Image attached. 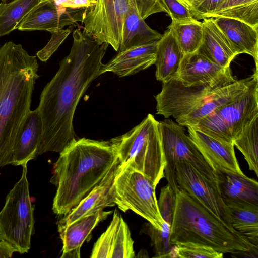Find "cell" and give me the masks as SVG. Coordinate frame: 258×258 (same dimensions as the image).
Returning <instances> with one entry per match:
<instances>
[{"label":"cell","instance_id":"obj_8","mask_svg":"<svg viewBox=\"0 0 258 258\" xmlns=\"http://www.w3.org/2000/svg\"><path fill=\"white\" fill-rule=\"evenodd\" d=\"M257 116L256 81L241 96L216 109L192 127L220 140L233 143Z\"/></svg>","mask_w":258,"mask_h":258},{"label":"cell","instance_id":"obj_3","mask_svg":"<svg viewBox=\"0 0 258 258\" xmlns=\"http://www.w3.org/2000/svg\"><path fill=\"white\" fill-rule=\"evenodd\" d=\"M118 159L110 141L82 138L60 153L50 182L57 187L53 212L65 215L104 178Z\"/></svg>","mask_w":258,"mask_h":258},{"label":"cell","instance_id":"obj_12","mask_svg":"<svg viewBox=\"0 0 258 258\" xmlns=\"http://www.w3.org/2000/svg\"><path fill=\"white\" fill-rule=\"evenodd\" d=\"M175 177L180 189L198 201L230 229L235 230L231 225L229 209L223 202L215 181L204 176L184 160L177 162Z\"/></svg>","mask_w":258,"mask_h":258},{"label":"cell","instance_id":"obj_31","mask_svg":"<svg viewBox=\"0 0 258 258\" xmlns=\"http://www.w3.org/2000/svg\"><path fill=\"white\" fill-rule=\"evenodd\" d=\"M233 143L243 155L249 170L253 171L258 176V116Z\"/></svg>","mask_w":258,"mask_h":258},{"label":"cell","instance_id":"obj_34","mask_svg":"<svg viewBox=\"0 0 258 258\" xmlns=\"http://www.w3.org/2000/svg\"><path fill=\"white\" fill-rule=\"evenodd\" d=\"M73 28V25H72L66 29L50 31L51 34L50 40L42 49L37 52L36 57L42 61H46L71 33Z\"/></svg>","mask_w":258,"mask_h":258},{"label":"cell","instance_id":"obj_1","mask_svg":"<svg viewBox=\"0 0 258 258\" xmlns=\"http://www.w3.org/2000/svg\"><path fill=\"white\" fill-rule=\"evenodd\" d=\"M69 54L43 88L36 108L42 122L37 156L60 153L76 140L73 120L80 98L92 82L102 74V60L109 44H99L80 29L73 32Z\"/></svg>","mask_w":258,"mask_h":258},{"label":"cell","instance_id":"obj_35","mask_svg":"<svg viewBox=\"0 0 258 258\" xmlns=\"http://www.w3.org/2000/svg\"><path fill=\"white\" fill-rule=\"evenodd\" d=\"M176 201V194L169 185L163 187L157 201L160 215L163 220L172 225Z\"/></svg>","mask_w":258,"mask_h":258},{"label":"cell","instance_id":"obj_29","mask_svg":"<svg viewBox=\"0 0 258 258\" xmlns=\"http://www.w3.org/2000/svg\"><path fill=\"white\" fill-rule=\"evenodd\" d=\"M171 31L184 54L197 51L202 43L203 25L194 19L184 21H172L168 27Z\"/></svg>","mask_w":258,"mask_h":258},{"label":"cell","instance_id":"obj_19","mask_svg":"<svg viewBox=\"0 0 258 258\" xmlns=\"http://www.w3.org/2000/svg\"><path fill=\"white\" fill-rule=\"evenodd\" d=\"M258 81L257 69L250 77L226 85L202 106L176 120L183 126H194L220 106L241 96L253 84Z\"/></svg>","mask_w":258,"mask_h":258},{"label":"cell","instance_id":"obj_6","mask_svg":"<svg viewBox=\"0 0 258 258\" xmlns=\"http://www.w3.org/2000/svg\"><path fill=\"white\" fill-rule=\"evenodd\" d=\"M27 163L22 165L21 178L6 198L0 211V240L16 251L27 253L34 230V207L29 195Z\"/></svg>","mask_w":258,"mask_h":258},{"label":"cell","instance_id":"obj_39","mask_svg":"<svg viewBox=\"0 0 258 258\" xmlns=\"http://www.w3.org/2000/svg\"><path fill=\"white\" fill-rule=\"evenodd\" d=\"M16 250L10 244L0 240V258H10Z\"/></svg>","mask_w":258,"mask_h":258},{"label":"cell","instance_id":"obj_13","mask_svg":"<svg viewBox=\"0 0 258 258\" xmlns=\"http://www.w3.org/2000/svg\"><path fill=\"white\" fill-rule=\"evenodd\" d=\"M159 12L167 13L161 0H130L118 52L160 40L162 34L150 27L145 21L150 15Z\"/></svg>","mask_w":258,"mask_h":258},{"label":"cell","instance_id":"obj_30","mask_svg":"<svg viewBox=\"0 0 258 258\" xmlns=\"http://www.w3.org/2000/svg\"><path fill=\"white\" fill-rule=\"evenodd\" d=\"M233 229L258 246V206L228 207Z\"/></svg>","mask_w":258,"mask_h":258},{"label":"cell","instance_id":"obj_14","mask_svg":"<svg viewBox=\"0 0 258 258\" xmlns=\"http://www.w3.org/2000/svg\"><path fill=\"white\" fill-rule=\"evenodd\" d=\"M87 8L73 9L58 7L53 0L41 1L23 20L21 31L51 30L62 29L82 21Z\"/></svg>","mask_w":258,"mask_h":258},{"label":"cell","instance_id":"obj_25","mask_svg":"<svg viewBox=\"0 0 258 258\" xmlns=\"http://www.w3.org/2000/svg\"><path fill=\"white\" fill-rule=\"evenodd\" d=\"M230 69L217 66L197 51L184 55L176 78L188 85L211 81Z\"/></svg>","mask_w":258,"mask_h":258},{"label":"cell","instance_id":"obj_43","mask_svg":"<svg viewBox=\"0 0 258 258\" xmlns=\"http://www.w3.org/2000/svg\"><path fill=\"white\" fill-rule=\"evenodd\" d=\"M42 1H46V0H41Z\"/></svg>","mask_w":258,"mask_h":258},{"label":"cell","instance_id":"obj_18","mask_svg":"<svg viewBox=\"0 0 258 258\" xmlns=\"http://www.w3.org/2000/svg\"><path fill=\"white\" fill-rule=\"evenodd\" d=\"M187 127L188 135L213 170L222 169L243 173L235 156L233 143L220 140L191 126Z\"/></svg>","mask_w":258,"mask_h":258},{"label":"cell","instance_id":"obj_4","mask_svg":"<svg viewBox=\"0 0 258 258\" xmlns=\"http://www.w3.org/2000/svg\"><path fill=\"white\" fill-rule=\"evenodd\" d=\"M170 243L199 244L233 255L257 254V246L237 231L230 229L181 189L176 194Z\"/></svg>","mask_w":258,"mask_h":258},{"label":"cell","instance_id":"obj_32","mask_svg":"<svg viewBox=\"0 0 258 258\" xmlns=\"http://www.w3.org/2000/svg\"><path fill=\"white\" fill-rule=\"evenodd\" d=\"M171 225L164 221L160 229L149 222L145 223L141 233L147 235L151 239V245L155 253L154 257H177L176 245L170 243Z\"/></svg>","mask_w":258,"mask_h":258},{"label":"cell","instance_id":"obj_7","mask_svg":"<svg viewBox=\"0 0 258 258\" xmlns=\"http://www.w3.org/2000/svg\"><path fill=\"white\" fill-rule=\"evenodd\" d=\"M231 69L211 81L186 85L177 78L163 83L155 96L156 113L175 120L199 108L226 85L236 80Z\"/></svg>","mask_w":258,"mask_h":258},{"label":"cell","instance_id":"obj_2","mask_svg":"<svg viewBox=\"0 0 258 258\" xmlns=\"http://www.w3.org/2000/svg\"><path fill=\"white\" fill-rule=\"evenodd\" d=\"M36 56L12 41L0 47V167L12 164L15 144L31 111L39 78Z\"/></svg>","mask_w":258,"mask_h":258},{"label":"cell","instance_id":"obj_5","mask_svg":"<svg viewBox=\"0 0 258 258\" xmlns=\"http://www.w3.org/2000/svg\"><path fill=\"white\" fill-rule=\"evenodd\" d=\"M110 142L122 166L143 173L156 186L164 177L166 162L159 121L152 114H148L138 125Z\"/></svg>","mask_w":258,"mask_h":258},{"label":"cell","instance_id":"obj_10","mask_svg":"<svg viewBox=\"0 0 258 258\" xmlns=\"http://www.w3.org/2000/svg\"><path fill=\"white\" fill-rule=\"evenodd\" d=\"M114 184L116 205L121 210H131L156 228H161L164 220L158 209L156 186L151 179L139 171L122 165Z\"/></svg>","mask_w":258,"mask_h":258},{"label":"cell","instance_id":"obj_33","mask_svg":"<svg viewBox=\"0 0 258 258\" xmlns=\"http://www.w3.org/2000/svg\"><path fill=\"white\" fill-rule=\"evenodd\" d=\"M176 245L177 257L180 258H222L223 254L205 245L185 243Z\"/></svg>","mask_w":258,"mask_h":258},{"label":"cell","instance_id":"obj_44","mask_svg":"<svg viewBox=\"0 0 258 258\" xmlns=\"http://www.w3.org/2000/svg\"><path fill=\"white\" fill-rule=\"evenodd\" d=\"M1 1V0H0ZM0 47H1V45H0Z\"/></svg>","mask_w":258,"mask_h":258},{"label":"cell","instance_id":"obj_9","mask_svg":"<svg viewBox=\"0 0 258 258\" xmlns=\"http://www.w3.org/2000/svg\"><path fill=\"white\" fill-rule=\"evenodd\" d=\"M159 128L166 162L164 177L175 194L180 189L176 181L175 169L181 160L188 162L204 176L215 181L213 168L183 126L166 118L159 121Z\"/></svg>","mask_w":258,"mask_h":258},{"label":"cell","instance_id":"obj_17","mask_svg":"<svg viewBox=\"0 0 258 258\" xmlns=\"http://www.w3.org/2000/svg\"><path fill=\"white\" fill-rule=\"evenodd\" d=\"M134 241L129 227L115 209L107 229L94 243L91 258H133Z\"/></svg>","mask_w":258,"mask_h":258},{"label":"cell","instance_id":"obj_21","mask_svg":"<svg viewBox=\"0 0 258 258\" xmlns=\"http://www.w3.org/2000/svg\"><path fill=\"white\" fill-rule=\"evenodd\" d=\"M111 213L112 211H97L58 230L63 244L61 257H80V250L84 241L91 238L93 229Z\"/></svg>","mask_w":258,"mask_h":258},{"label":"cell","instance_id":"obj_16","mask_svg":"<svg viewBox=\"0 0 258 258\" xmlns=\"http://www.w3.org/2000/svg\"><path fill=\"white\" fill-rule=\"evenodd\" d=\"M215 181L225 204L230 207L258 206V182L242 173L214 170Z\"/></svg>","mask_w":258,"mask_h":258},{"label":"cell","instance_id":"obj_24","mask_svg":"<svg viewBox=\"0 0 258 258\" xmlns=\"http://www.w3.org/2000/svg\"><path fill=\"white\" fill-rule=\"evenodd\" d=\"M42 131V122L38 110H31L15 144L12 164L22 166L37 157Z\"/></svg>","mask_w":258,"mask_h":258},{"label":"cell","instance_id":"obj_20","mask_svg":"<svg viewBox=\"0 0 258 258\" xmlns=\"http://www.w3.org/2000/svg\"><path fill=\"white\" fill-rule=\"evenodd\" d=\"M157 41L133 47L118 53L102 69V74L112 72L119 77L134 75L154 64Z\"/></svg>","mask_w":258,"mask_h":258},{"label":"cell","instance_id":"obj_36","mask_svg":"<svg viewBox=\"0 0 258 258\" xmlns=\"http://www.w3.org/2000/svg\"><path fill=\"white\" fill-rule=\"evenodd\" d=\"M172 21H189L195 19L189 9L177 0H161Z\"/></svg>","mask_w":258,"mask_h":258},{"label":"cell","instance_id":"obj_11","mask_svg":"<svg viewBox=\"0 0 258 258\" xmlns=\"http://www.w3.org/2000/svg\"><path fill=\"white\" fill-rule=\"evenodd\" d=\"M130 0H96L87 8L82 23L83 33L99 44L107 43L118 51Z\"/></svg>","mask_w":258,"mask_h":258},{"label":"cell","instance_id":"obj_38","mask_svg":"<svg viewBox=\"0 0 258 258\" xmlns=\"http://www.w3.org/2000/svg\"><path fill=\"white\" fill-rule=\"evenodd\" d=\"M94 5L89 0H68L63 6L64 8L78 9L88 8Z\"/></svg>","mask_w":258,"mask_h":258},{"label":"cell","instance_id":"obj_40","mask_svg":"<svg viewBox=\"0 0 258 258\" xmlns=\"http://www.w3.org/2000/svg\"><path fill=\"white\" fill-rule=\"evenodd\" d=\"M182 4L184 5L188 9H190L191 4L194 0H177Z\"/></svg>","mask_w":258,"mask_h":258},{"label":"cell","instance_id":"obj_42","mask_svg":"<svg viewBox=\"0 0 258 258\" xmlns=\"http://www.w3.org/2000/svg\"><path fill=\"white\" fill-rule=\"evenodd\" d=\"M2 2H5V3H6L7 1H9V0H1Z\"/></svg>","mask_w":258,"mask_h":258},{"label":"cell","instance_id":"obj_41","mask_svg":"<svg viewBox=\"0 0 258 258\" xmlns=\"http://www.w3.org/2000/svg\"><path fill=\"white\" fill-rule=\"evenodd\" d=\"M90 1H91V2H92L93 3H94V4H95L96 2V0H89Z\"/></svg>","mask_w":258,"mask_h":258},{"label":"cell","instance_id":"obj_23","mask_svg":"<svg viewBox=\"0 0 258 258\" xmlns=\"http://www.w3.org/2000/svg\"><path fill=\"white\" fill-rule=\"evenodd\" d=\"M203 20V40L198 51L221 68L230 67L237 55L230 43L212 17Z\"/></svg>","mask_w":258,"mask_h":258},{"label":"cell","instance_id":"obj_28","mask_svg":"<svg viewBox=\"0 0 258 258\" xmlns=\"http://www.w3.org/2000/svg\"><path fill=\"white\" fill-rule=\"evenodd\" d=\"M41 0H12L0 3V37L10 34L18 27Z\"/></svg>","mask_w":258,"mask_h":258},{"label":"cell","instance_id":"obj_22","mask_svg":"<svg viewBox=\"0 0 258 258\" xmlns=\"http://www.w3.org/2000/svg\"><path fill=\"white\" fill-rule=\"evenodd\" d=\"M213 18V17H212ZM218 28L224 33L237 55H250L257 69L258 29L235 19L217 17L213 18Z\"/></svg>","mask_w":258,"mask_h":258},{"label":"cell","instance_id":"obj_26","mask_svg":"<svg viewBox=\"0 0 258 258\" xmlns=\"http://www.w3.org/2000/svg\"><path fill=\"white\" fill-rule=\"evenodd\" d=\"M184 55L171 31L168 28L157 42L154 63L156 79L164 83L176 78Z\"/></svg>","mask_w":258,"mask_h":258},{"label":"cell","instance_id":"obj_15","mask_svg":"<svg viewBox=\"0 0 258 258\" xmlns=\"http://www.w3.org/2000/svg\"><path fill=\"white\" fill-rule=\"evenodd\" d=\"M121 168L117 159L102 181L58 221V230L86 215L116 205L115 180Z\"/></svg>","mask_w":258,"mask_h":258},{"label":"cell","instance_id":"obj_27","mask_svg":"<svg viewBox=\"0 0 258 258\" xmlns=\"http://www.w3.org/2000/svg\"><path fill=\"white\" fill-rule=\"evenodd\" d=\"M227 17L258 29V0H223L207 17Z\"/></svg>","mask_w":258,"mask_h":258},{"label":"cell","instance_id":"obj_37","mask_svg":"<svg viewBox=\"0 0 258 258\" xmlns=\"http://www.w3.org/2000/svg\"><path fill=\"white\" fill-rule=\"evenodd\" d=\"M223 0H194L189 9L193 17L199 20L207 18Z\"/></svg>","mask_w":258,"mask_h":258}]
</instances>
